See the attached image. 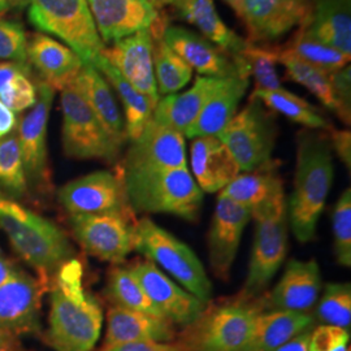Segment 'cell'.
Instances as JSON below:
<instances>
[{"mask_svg": "<svg viewBox=\"0 0 351 351\" xmlns=\"http://www.w3.org/2000/svg\"><path fill=\"white\" fill-rule=\"evenodd\" d=\"M172 7L180 19L197 26L203 37L229 55L241 75L250 77L249 66L243 59V51L249 40L239 37L226 25L216 11L213 0H176Z\"/></svg>", "mask_w": 351, "mask_h": 351, "instance_id": "7402d4cb", "label": "cell"}, {"mask_svg": "<svg viewBox=\"0 0 351 351\" xmlns=\"http://www.w3.org/2000/svg\"><path fill=\"white\" fill-rule=\"evenodd\" d=\"M29 75H19L0 93V101L13 112H23L37 101V84L30 81Z\"/></svg>", "mask_w": 351, "mask_h": 351, "instance_id": "ee69618b", "label": "cell"}, {"mask_svg": "<svg viewBox=\"0 0 351 351\" xmlns=\"http://www.w3.org/2000/svg\"><path fill=\"white\" fill-rule=\"evenodd\" d=\"M349 341V329L328 324L314 326L308 351H350Z\"/></svg>", "mask_w": 351, "mask_h": 351, "instance_id": "f6af8a7d", "label": "cell"}, {"mask_svg": "<svg viewBox=\"0 0 351 351\" xmlns=\"http://www.w3.org/2000/svg\"><path fill=\"white\" fill-rule=\"evenodd\" d=\"M350 65L329 73V80L336 101L341 108V120L350 125L351 121V73Z\"/></svg>", "mask_w": 351, "mask_h": 351, "instance_id": "bcb514c9", "label": "cell"}, {"mask_svg": "<svg viewBox=\"0 0 351 351\" xmlns=\"http://www.w3.org/2000/svg\"><path fill=\"white\" fill-rule=\"evenodd\" d=\"M71 88H75L88 103L113 138L124 146L128 141L125 123L114 99L111 85L104 75L95 66L84 64Z\"/></svg>", "mask_w": 351, "mask_h": 351, "instance_id": "4dcf8cb0", "label": "cell"}, {"mask_svg": "<svg viewBox=\"0 0 351 351\" xmlns=\"http://www.w3.org/2000/svg\"><path fill=\"white\" fill-rule=\"evenodd\" d=\"M313 329L314 328H310V329L302 332L298 336L289 339L285 343H282L281 346H278L276 349L271 351H308L310 337H311Z\"/></svg>", "mask_w": 351, "mask_h": 351, "instance_id": "f907efd6", "label": "cell"}, {"mask_svg": "<svg viewBox=\"0 0 351 351\" xmlns=\"http://www.w3.org/2000/svg\"><path fill=\"white\" fill-rule=\"evenodd\" d=\"M277 126L274 113L262 101L251 97L217 136L230 151L239 172H252L272 163Z\"/></svg>", "mask_w": 351, "mask_h": 351, "instance_id": "52a82bcc", "label": "cell"}, {"mask_svg": "<svg viewBox=\"0 0 351 351\" xmlns=\"http://www.w3.org/2000/svg\"><path fill=\"white\" fill-rule=\"evenodd\" d=\"M130 271L158 311L175 326L191 324L207 306L188 290L180 288L149 259L134 264Z\"/></svg>", "mask_w": 351, "mask_h": 351, "instance_id": "2e32d148", "label": "cell"}, {"mask_svg": "<svg viewBox=\"0 0 351 351\" xmlns=\"http://www.w3.org/2000/svg\"><path fill=\"white\" fill-rule=\"evenodd\" d=\"M255 237L242 295L258 298L284 264L288 252V203L281 199L254 217Z\"/></svg>", "mask_w": 351, "mask_h": 351, "instance_id": "30bf717a", "label": "cell"}, {"mask_svg": "<svg viewBox=\"0 0 351 351\" xmlns=\"http://www.w3.org/2000/svg\"><path fill=\"white\" fill-rule=\"evenodd\" d=\"M134 250L175 277L185 290L203 303H210L213 284L195 252L186 243L152 220L142 219L136 223Z\"/></svg>", "mask_w": 351, "mask_h": 351, "instance_id": "8992f818", "label": "cell"}, {"mask_svg": "<svg viewBox=\"0 0 351 351\" xmlns=\"http://www.w3.org/2000/svg\"><path fill=\"white\" fill-rule=\"evenodd\" d=\"M162 38L164 43L199 75L219 78L242 75L229 55L191 30L181 26L167 25Z\"/></svg>", "mask_w": 351, "mask_h": 351, "instance_id": "44dd1931", "label": "cell"}, {"mask_svg": "<svg viewBox=\"0 0 351 351\" xmlns=\"http://www.w3.org/2000/svg\"><path fill=\"white\" fill-rule=\"evenodd\" d=\"M267 310V295L239 297L207 303L202 314L176 337L188 351H243L250 343L258 316Z\"/></svg>", "mask_w": 351, "mask_h": 351, "instance_id": "7a4b0ae2", "label": "cell"}, {"mask_svg": "<svg viewBox=\"0 0 351 351\" xmlns=\"http://www.w3.org/2000/svg\"><path fill=\"white\" fill-rule=\"evenodd\" d=\"M168 25V19L164 13L159 12V17L151 25L152 34V60H154V75L156 81L158 94L171 95L178 90L185 88L191 80L193 69L185 63L177 53L164 43V27Z\"/></svg>", "mask_w": 351, "mask_h": 351, "instance_id": "d6a6232c", "label": "cell"}, {"mask_svg": "<svg viewBox=\"0 0 351 351\" xmlns=\"http://www.w3.org/2000/svg\"><path fill=\"white\" fill-rule=\"evenodd\" d=\"M10 4V10H16V11H24L26 7H29L30 0H8Z\"/></svg>", "mask_w": 351, "mask_h": 351, "instance_id": "9f6ffc18", "label": "cell"}, {"mask_svg": "<svg viewBox=\"0 0 351 351\" xmlns=\"http://www.w3.org/2000/svg\"><path fill=\"white\" fill-rule=\"evenodd\" d=\"M19 75H33V69L27 63L7 62L0 63V93L7 88Z\"/></svg>", "mask_w": 351, "mask_h": 351, "instance_id": "681fc988", "label": "cell"}, {"mask_svg": "<svg viewBox=\"0 0 351 351\" xmlns=\"http://www.w3.org/2000/svg\"><path fill=\"white\" fill-rule=\"evenodd\" d=\"M101 351H188L178 342H128L103 348Z\"/></svg>", "mask_w": 351, "mask_h": 351, "instance_id": "7dc6e473", "label": "cell"}, {"mask_svg": "<svg viewBox=\"0 0 351 351\" xmlns=\"http://www.w3.org/2000/svg\"><path fill=\"white\" fill-rule=\"evenodd\" d=\"M335 254L342 267L351 265V190L346 189L333 210Z\"/></svg>", "mask_w": 351, "mask_h": 351, "instance_id": "b9f144b4", "label": "cell"}, {"mask_svg": "<svg viewBox=\"0 0 351 351\" xmlns=\"http://www.w3.org/2000/svg\"><path fill=\"white\" fill-rule=\"evenodd\" d=\"M64 152L75 159H97L114 163L120 156L123 145L119 143L103 126L101 120L88 103L73 88L62 91Z\"/></svg>", "mask_w": 351, "mask_h": 351, "instance_id": "9c48e42d", "label": "cell"}, {"mask_svg": "<svg viewBox=\"0 0 351 351\" xmlns=\"http://www.w3.org/2000/svg\"><path fill=\"white\" fill-rule=\"evenodd\" d=\"M220 195L249 208L252 219L285 198L284 182L274 162L237 176L221 190Z\"/></svg>", "mask_w": 351, "mask_h": 351, "instance_id": "83f0119b", "label": "cell"}, {"mask_svg": "<svg viewBox=\"0 0 351 351\" xmlns=\"http://www.w3.org/2000/svg\"><path fill=\"white\" fill-rule=\"evenodd\" d=\"M333 178L335 165L329 138L311 130L300 132L288 219L294 236L302 243L314 239Z\"/></svg>", "mask_w": 351, "mask_h": 351, "instance_id": "6da1fadb", "label": "cell"}, {"mask_svg": "<svg viewBox=\"0 0 351 351\" xmlns=\"http://www.w3.org/2000/svg\"><path fill=\"white\" fill-rule=\"evenodd\" d=\"M315 317L297 311L269 310L258 316L250 343L243 351H271L314 328Z\"/></svg>", "mask_w": 351, "mask_h": 351, "instance_id": "1f68e13d", "label": "cell"}, {"mask_svg": "<svg viewBox=\"0 0 351 351\" xmlns=\"http://www.w3.org/2000/svg\"><path fill=\"white\" fill-rule=\"evenodd\" d=\"M191 171L202 191H221L239 175V168L226 145L213 136L194 138Z\"/></svg>", "mask_w": 351, "mask_h": 351, "instance_id": "d4e9b609", "label": "cell"}, {"mask_svg": "<svg viewBox=\"0 0 351 351\" xmlns=\"http://www.w3.org/2000/svg\"><path fill=\"white\" fill-rule=\"evenodd\" d=\"M19 350V343L16 337L0 329V351H17Z\"/></svg>", "mask_w": 351, "mask_h": 351, "instance_id": "db71d44e", "label": "cell"}, {"mask_svg": "<svg viewBox=\"0 0 351 351\" xmlns=\"http://www.w3.org/2000/svg\"><path fill=\"white\" fill-rule=\"evenodd\" d=\"M29 23L62 39L84 64L95 66L104 50L88 0H30Z\"/></svg>", "mask_w": 351, "mask_h": 351, "instance_id": "5b68a950", "label": "cell"}, {"mask_svg": "<svg viewBox=\"0 0 351 351\" xmlns=\"http://www.w3.org/2000/svg\"><path fill=\"white\" fill-rule=\"evenodd\" d=\"M272 111L284 114L289 120L307 126L310 129L332 130L330 123L308 101L297 97L288 90H254L251 94Z\"/></svg>", "mask_w": 351, "mask_h": 351, "instance_id": "d590c367", "label": "cell"}, {"mask_svg": "<svg viewBox=\"0 0 351 351\" xmlns=\"http://www.w3.org/2000/svg\"><path fill=\"white\" fill-rule=\"evenodd\" d=\"M317 319L328 326L349 329L351 324V285L349 282L326 284L316 308Z\"/></svg>", "mask_w": 351, "mask_h": 351, "instance_id": "ab89813d", "label": "cell"}, {"mask_svg": "<svg viewBox=\"0 0 351 351\" xmlns=\"http://www.w3.org/2000/svg\"><path fill=\"white\" fill-rule=\"evenodd\" d=\"M121 180L130 210L175 215L188 221H195L201 213L203 191L188 167L123 172Z\"/></svg>", "mask_w": 351, "mask_h": 351, "instance_id": "277c9868", "label": "cell"}, {"mask_svg": "<svg viewBox=\"0 0 351 351\" xmlns=\"http://www.w3.org/2000/svg\"><path fill=\"white\" fill-rule=\"evenodd\" d=\"M26 49L27 37L24 26L0 19V59L27 63Z\"/></svg>", "mask_w": 351, "mask_h": 351, "instance_id": "7bdbcfd3", "label": "cell"}, {"mask_svg": "<svg viewBox=\"0 0 351 351\" xmlns=\"http://www.w3.org/2000/svg\"><path fill=\"white\" fill-rule=\"evenodd\" d=\"M243 59L255 81V90H282L277 75V46H256L249 42Z\"/></svg>", "mask_w": 351, "mask_h": 351, "instance_id": "60d3db41", "label": "cell"}, {"mask_svg": "<svg viewBox=\"0 0 351 351\" xmlns=\"http://www.w3.org/2000/svg\"><path fill=\"white\" fill-rule=\"evenodd\" d=\"M69 223L77 242L101 261L121 263L134 250L136 224L129 213L71 215Z\"/></svg>", "mask_w": 351, "mask_h": 351, "instance_id": "8fae6325", "label": "cell"}, {"mask_svg": "<svg viewBox=\"0 0 351 351\" xmlns=\"http://www.w3.org/2000/svg\"><path fill=\"white\" fill-rule=\"evenodd\" d=\"M103 311L91 294L71 297L56 288L51 291L49 330L46 335L56 351H91L101 336Z\"/></svg>", "mask_w": 351, "mask_h": 351, "instance_id": "ba28073f", "label": "cell"}, {"mask_svg": "<svg viewBox=\"0 0 351 351\" xmlns=\"http://www.w3.org/2000/svg\"><path fill=\"white\" fill-rule=\"evenodd\" d=\"M152 34L143 29L104 47L103 58L114 66L126 81L146 95L155 106L160 99L156 88L152 60Z\"/></svg>", "mask_w": 351, "mask_h": 351, "instance_id": "ac0fdd59", "label": "cell"}, {"mask_svg": "<svg viewBox=\"0 0 351 351\" xmlns=\"http://www.w3.org/2000/svg\"><path fill=\"white\" fill-rule=\"evenodd\" d=\"M176 337V326L167 319L114 306L107 315L103 348L143 341L173 342Z\"/></svg>", "mask_w": 351, "mask_h": 351, "instance_id": "484cf974", "label": "cell"}, {"mask_svg": "<svg viewBox=\"0 0 351 351\" xmlns=\"http://www.w3.org/2000/svg\"><path fill=\"white\" fill-rule=\"evenodd\" d=\"M0 230L14 251L43 276V284L73 256V247L59 226L1 191Z\"/></svg>", "mask_w": 351, "mask_h": 351, "instance_id": "3957f363", "label": "cell"}, {"mask_svg": "<svg viewBox=\"0 0 351 351\" xmlns=\"http://www.w3.org/2000/svg\"><path fill=\"white\" fill-rule=\"evenodd\" d=\"M224 1H226L229 7H232V10L236 12V14H237L239 17L241 16L245 0H224Z\"/></svg>", "mask_w": 351, "mask_h": 351, "instance_id": "6f0895ef", "label": "cell"}, {"mask_svg": "<svg viewBox=\"0 0 351 351\" xmlns=\"http://www.w3.org/2000/svg\"><path fill=\"white\" fill-rule=\"evenodd\" d=\"M26 59L40 81L55 91L71 88L84 66L75 51L43 33H33L27 39Z\"/></svg>", "mask_w": 351, "mask_h": 351, "instance_id": "603a6c76", "label": "cell"}, {"mask_svg": "<svg viewBox=\"0 0 351 351\" xmlns=\"http://www.w3.org/2000/svg\"><path fill=\"white\" fill-rule=\"evenodd\" d=\"M59 202L71 215L129 213L121 177L97 171L65 184L58 193Z\"/></svg>", "mask_w": 351, "mask_h": 351, "instance_id": "4fadbf2b", "label": "cell"}, {"mask_svg": "<svg viewBox=\"0 0 351 351\" xmlns=\"http://www.w3.org/2000/svg\"><path fill=\"white\" fill-rule=\"evenodd\" d=\"M107 295L119 307L152 315L156 317H163L150 301L130 268H113L108 276Z\"/></svg>", "mask_w": 351, "mask_h": 351, "instance_id": "8d00e7d4", "label": "cell"}, {"mask_svg": "<svg viewBox=\"0 0 351 351\" xmlns=\"http://www.w3.org/2000/svg\"><path fill=\"white\" fill-rule=\"evenodd\" d=\"M250 219L249 208L226 197H219L208 239L210 263L213 274L219 278L229 276L239 252L243 230Z\"/></svg>", "mask_w": 351, "mask_h": 351, "instance_id": "d6986e66", "label": "cell"}, {"mask_svg": "<svg viewBox=\"0 0 351 351\" xmlns=\"http://www.w3.org/2000/svg\"><path fill=\"white\" fill-rule=\"evenodd\" d=\"M330 146L335 149L336 154L343 164L350 168L351 167V133L349 130H335L332 129L329 137Z\"/></svg>", "mask_w": 351, "mask_h": 351, "instance_id": "c3c4849f", "label": "cell"}, {"mask_svg": "<svg viewBox=\"0 0 351 351\" xmlns=\"http://www.w3.org/2000/svg\"><path fill=\"white\" fill-rule=\"evenodd\" d=\"M313 12V0H245L241 21L249 42L276 40L294 27L307 23Z\"/></svg>", "mask_w": 351, "mask_h": 351, "instance_id": "9a60e30c", "label": "cell"}, {"mask_svg": "<svg viewBox=\"0 0 351 351\" xmlns=\"http://www.w3.org/2000/svg\"><path fill=\"white\" fill-rule=\"evenodd\" d=\"M16 114L0 101V138L11 134L16 128Z\"/></svg>", "mask_w": 351, "mask_h": 351, "instance_id": "816d5d0a", "label": "cell"}, {"mask_svg": "<svg viewBox=\"0 0 351 351\" xmlns=\"http://www.w3.org/2000/svg\"><path fill=\"white\" fill-rule=\"evenodd\" d=\"M10 11V4L8 0H0V14L7 13Z\"/></svg>", "mask_w": 351, "mask_h": 351, "instance_id": "680465c9", "label": "cell"}, {"mask_svg": "<svg viewBox=\"0 0 351 351\" xmlns=\"http://www.w3.org/2000/svg\"><path fill=\"white\" fill-rule=\"evenodd\" d=\"M249 85L250 77L233 75L224 78L220 88L204 104L199 116L185 132L184 137H217L237 113L239 103L245 97Z\"/></svg>", "mask_w": 351, "mask_h": 351, "instance_id": "f1b7e54d", "label": "cell"}, {"mask_svg": "<svg viewBox=\"0 0 351 351\" xmlns=\"http://www.w3.org/2000/svg\"><path fill=\"white\" fill-rule=\"evenodd\" d=\"M277 63L285 66L289 80L307 88L323 103V106H326L328 110L336 113L341 119V108L332 90L329 72L303 62L291 52L285 50L282 46H277Z\"/></svg>", "mask_w": 351, "mask_h": 351, "instance_id": "e575fe53", "label": "cell"}, {"mask_svg": "<svg viewBox=\"0 0 351 351\" xmlns=\"http://www.w3.org/2000/svg\"><path fill=\"white\" fill-rule=\"evenodd\" d=\"M188 167L184 134L151 119L138 137L130 141L123 172H145Z\"/></svg>", "mask_w": 351, "mask_h": 351, "instance_id": "5bb4252c", "label": "cell"}, {"mask_svg": "<svg viewBox=\"0 0 351 351\" xmlns=\"http://www.w3.org/2000/svg\"><path fill=\"white\" fill-rule=\"evenodd\" d=\"M95 68L107 78L120 99L123 101L125 111V133L128 141L137 138L143 128L152 119L155 104L137 88H133L120 72L108 63L103 56L99 59Z\"/></svg>", "mask_w": 351, "mask_h": 351, "instance_id": "836d02e7", "label": "cell"}, {"mask_svg": "<svg viewBox=\"0 0 351 351\" xmlns=\"http://www.w3.org/2000/svg\"><path fill=\"white\" fill-rule=\"evenodd\" d=\"M29 190L23 154L16 133L0 138V191L21 199Z\"/></svg>", "mask_w": 351, "mask_h": 351, "instance_id": "74e56055", "label": "cell"}, {"mask_svg": "<svg viewBox=\"0 0 351 351\" xmlns=\"http://www.w3.org/2000/svg\"><path fill=\"white\" fill-rule=\"evenodd\" d=\"M320 290L322 275L317 263L293 259L272 293L267 295V308L304 313L316 303Z\"/></svg>", "mask_w": 351, "mask_h": 351, "instance_id": "cb8c5ba5", "label": "cell"}, {"mask_svg": "<svg viewBox=\"0 0 351 351\" xmlns=\"http://www.w3.org/2000/svg\"><path fill=\"white\" fill-rule=\"evenodd\" d=\"M14 271H16V267L10 262V259L0 249V285L11 276Z\"/></svg>", "mask_w": 351, "mask_h": 351, "instance_id": "f5cc1de1", "label": "cell"}, {"mask_svg": "<svg viewBox=\"0 0 351 351\" xmlns=\"http://www.w3.org/2000/svg\"><path fill=\"white\" fill-rule=\"evenodd\" d=\"M282 47L303 62L317 66L329 73L349 65L350 62V55H346L341 51L315 40L313 38L307 37L301 30H298Z\"/></svg>", "mask_w": 351, "mask_h": 351, "instance_id": "f35d334b", "label": "cell"}, {"mask_svg": "<svg viewBox=\"0 0 351 351\" xmlns=\"http://www.w3.org/2000/svg\"><path fill=\"white\" fill-rule=\"evenodd\" d=\"M40 282L16 268L0 285V329L13 336L39 330Z\"/></svg>", "mask_w": 351, "mask_h": 351, "instance_id": "e0dca14e", "label": "cell"}, {"mask_svg": "<svg viewBox=\"0 0 351 351\" xmlns=\"http://www.w3.org/2000/svg\"><path fill=\"white\" fill-rule=\"evenodd\" d=\"M223 81L224 78L219 77L198 75L188 91L165 95L159 99L154 108L152 120L185 134Z\"/></svg>", "mask_w": 351, "mask_h": 351, "instance_id": "4316f807", "label": "cell"}, {"mask_svg": "<svg viewBox=\"0 0 351 351\" xmlns=\"http://www.w3.org/2000/svg\"><path fill=\"white\" fill-rule=\"evenodd\" d=\"M300 30L351 56V0H313L311 16Z\"/></svg>", "mask_w": 351, "mask_h": 351, "instance_id": "f546056e", "label": "cell"}, {"mask_svg": "<svg viewBox=\"0 0 351 351\" xmlns=\"http://www.w3.org/2000/svg\"><path fill=\"white\" fill-rule=\"evenodd\" d=\"M37 93L36 104L19 125L17 139L23 154L27 184L45 190L50 186L47 125L55 90L39 80Z\"/></svg>", "mask_w": 351, "mask_h": 351, "instance_id": "7c38bea8", "label": "cell"}, {"mask_svg": "<svg viewBox=\"0 0 351 351\" xmlns=\"http://www.w3.org/2000/svg\"><path fill=\"white\" fill-rule=\"evenodd\" d=\"M103 43H112L143 29L159 17L147 0H88Z\"/></svg>", "mask_w": 351, "mask_h": 351, "instance_id": "ffe728a7", "label": "cell"}, {"mask_svg": "<svg viewBox=\"0 0 351 351\" xmlns=\"http://www.w3.org/2000/svg\"><path fill=\"white\" fill-rule=\"evenodd\" d=\"M147 1L155 11L162 12L165 7L172 5L176 0H147Z\"/></svg>", "mask_w": 351, "mask_h": 351, "instance_id": "11a10c76", "label": "cell"}]
</instances>
